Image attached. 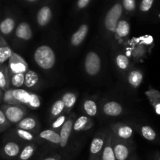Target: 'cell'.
<instances>
[{"instance_id": "obj_1", "label": "cell", "mask_w": 160, "mask_h": 160, "mask_svg": "<svg viewBox=\"0 0 160 160\" xmlns=\"http://www.w3.org/2000/svg\"><path fill=\"white\" fill-rule=\"evenodd\" d=\"M123 14V9L121 0H116L106 11L103 19L102 26L105 34L109 38H112L113 37L117 23L122 18Z\"/></svg>"}, {"instance_id": "obj_2", "label": "cell", "mask_w": 160, "mask_h": 160, "mask_svg": "<svg viewBox=\"0 0 160 160\" xmlns=\"http://www.w3.org/2000/svg\"><path fill=\"white\" fill-rule=\"evenodd\" d=\"M34 59L41 69L49 70H52L56 64V53L48 45H41L34 51Z\"/></svg>"}, {"instance_id": "obj_3", "label": "cell", "mask_w": 160, "mask_h": 160, "mask_svg": "<svg viewBox=\"0 0 160 160\" xmlns=\"http://www.w3.org/2000/svg\"><path fill=\"white\" fill-rule=\"evenodd\" d=\"M75 117H76L75 114L70 112L68 115L65 123L62 125V128L59 132V136H60V143H59V148L61 151V153L59 155L62 157V160H68L67 149H68L70 136L73 132V123H74V120L76 119Z\"/></svg>"}, {"instance_id": "obj_4", "label": "cell", "mask_w": 160, "mask_h": 160, "mask_svg": "<svg viewBox=\"0 0 160 160\" xmlns=\"http://www.w3.org/2000/svg\"><path fill=\"white\" fill-rule=\"evenodd\" d=\"M11 125H16L28 115L29 109L22 105H6L0 107Z\"/></svg>"}, {"instance_id": "obj_5", "label": "cell", "mask_w": 160, "mask_h": 160, "mask_svg": "<svg viewBox=\"0 0 160 160\" xmlns=\"http://www.w3.org/2000/svg\"><path fill=\"white\" fill-rule=\"evenodd\" d=\"M111 132V131H110ZM111 144H112V150L116 160H128L132 155L133 147L132 142H126L117 138L115 136L110 134Z\"/></svg>"}, {"instance_id": "obj_6", "label": "cell", "mask_w": 160, "mask_h": 160, "mask_svg": "<svg viewBox=\"0 0 160 160\" xmlns=\"http://www.w3.org/2000/svg\"><path fill=\"white\" fill-rule=\"evenodd\" d=\"M109 129L98 131L94 136L90 145L88 160H99L105 147Z\"/></svg>"}, {"instance_id": "obj_7", "label": "cell", "mask_w": 160, "mask_h": 160, "mask_svg": "<svg viewBox=\"0 0 160 160\" xmlns=\"http://www.w3.org/2000/svg\"><path fill=\"white\" fill-rule=\"evenodd\" d=\"M52 17L53 0H43L36 12V23L40 28H45L52 21Z\"/></svg>"}, {"instance_id": "obj_8", "label": "cell", "mask_w": 160, "mask_h": 160, "mask_svg": "<svg viewBox=\"0 0 160 160\" xmlns=\"http://www.w3.org/2000/svg\"><path fill=\"white\" fill-rule=\"evenodd\" d=\"M23 145L19 141L8 138L0 150L1 156L7 160H17Z\"/></svg>"}, {"instance_id": "obj_9", "label": "cell", "mask_w": 160, "mask_h": 160, "mask_svg": "<svg viewBox=\"0 0 160 160\" xmlns=\"http://www.w3.org/2000/svg\"><path fill=\"white\" fill-rule=\"evenodd\" d=\"M84 71L88 76H97L100 73L102 68V60L99 55L94 51L88 52L84 58Z\"/></svg>"}, {"instance_id": "obj_10", "label": "cell", "mask_w": 160, "mask_h": 160, "mask_svg": "<svg viewBox=\"0 0 160 160\" xmlns=\"http://www.w3.org/2000/svg\"><path fill=\"white\" fill-rule=\"evenodd\" d=\"M109 131L117 138L126 142H131L134 134V129L128 123H122V122L111 124Z\"/></svg>"}, {"instance_id": "obj_11", "label": "cell", "mask_w": 160, "mask_h": 160, "mask_svg": "<svg viewBox=\"0 0 160 160\" xmlns=\"http://www.w3.org/2000/svg\"><path fill=\"white\" fill-rule=\"evenodd\" d=\"M8 135L10 138H13L15 140L19 141L21 143H36L42 144L41 141L38 138L37 134L31 133L30 131H24V130L20 129V128H14L12 130L8 131Z\"/></svg>"}, {"instance_id": "obj_12", "label": "cell", "mask_w": 160, "mask_h": 160, "mask_svg": "<svg viewBox=\"0 0 160 160\" xmlns=\"http://www.w3.org/2000/svg\"><path fill=\"white\" fill-rule=\"evenodd\" d=\"M8 68L9 73H25L29 70L28 64L23 58L14 52L8 59Z\"/></svg>"}, {"instance_id": "obj_13", "label": "cell", "mask_w": 160, "mask_h": 160, "mask_svg": "<svg viewBox=\"0 0 160 160\" xmlns=\"http://www.w3.org/2000/svg\"><path fill=\"white\" fill-rule=\"evenodd\" d=\"M37 136L42 144L46 142L49 146L52 147V148H59V143H60V136H59V133L58 131L50 128V129L39 131L37 134Z\"/></svg>"}, {"instance_id": "obj_14", "label": "cell", "mask_w": 160, "mask_h": 160, "mask_svg": "<svg viewBox=\"0 0 160 160\" xmlns=\"http://www.w3.org/2000/svg\"><path fill=\"white\" fill-rule=\"evenodd\" d=\"M15 128L30 131V132L37 134L40 131L41 125L35 116L28 115L23 120H20L18 123H17L15 125Z\"/></svg>"}, {"instance_id": "obj_15", "label": "cell", "mask_w": 160, "mask_h": 160, "mask_svg": "<svg viewBox=\"0 0 160 160\" xmlns=\"http://www.w3.org/2000/svg\"><path fill=\"white\" fill-rule=\"evenodd\" d=\"M33 37L31 25L27 21H21L18 23L14 31V38L21 42H28Z\"/></svg>"}, {"instance_id": "obj_16", "label": "cell", "mask_w": 160, "mask_h": 160, "mask_svg": "<svg viewBox=\"0 0 160 160\" xmlns=\"http://www.w3.org/2000/svg\"><path fill=\"white\" fill-rule=\"evenodd\" d=\"M17 20L12 14H7L0 20V34L4 38L10 36L15 31Z\"/></svg>"}, {"instance_id": "obj_17", "label": "cell", "mask_w": 160, "mask_h": 160, "mask_svg": "<svg viewBox=\"0 0 160 160\" xmlns=\"http://www.w3.org/2000/svg\"><path fill=\"white\" fill-rule=\"evenodd\" d=\"M102 112L107 117H119L123 113V106L118 102L106 101L102 106Z\"/></svg>"}, {"instance_id": "obj_18", "label": "cell", "mask_w": 160, "mask_h": 160, "mask_svg": "<svg viewBox=\"0 0 160 160\" xmlns=\"http://www.w3.org/2000/svg\"><path fill=\"white\" fill-rule=\"evenodd\" d=\"M89 31V25L88 23H83L70 38V45L73 48H78L84 42L87 38Z\"/></svg>"}, {"instance_id": "obj_19", "label": "cell", "mask_w": 160, "mask_h": 160, "mask_svg": "<svg viewBox=\"0 0 160 160\" xmlns=\"http://www.w3.org/2000/svg\"><path fill=\"white\" fill-rule=\"evenodd\" d=\"M131 32V24L126 19L121 18L117 23L113 38L117 42H121L128 38Z\"/></svg>"}, {"instance_id": "obj_20", "label": "cell", "mask_w": 160, "mask_h": 160, "mask_svg": "<svg viewBox=\"0 0 160 160\" xmlns=\"http://www.w3.org/2000/svg\"><path fill=\"white\" fill-rule=\"evenodd\" d=\"M94 122L91 117L87 116H81L75 119L73 126V131L74 132H82L90 130L93 127Z\"/></svg>"}, {"instance_id": "obj_21", "label": "cell", "mask_w": 160, "mask_h": 160, "mask_svg": "<svg viewBox=\"0 0 160 160\" xmlns=\"http://www.w3.org/2000/svg\"><path fill=\"white\" fill-rule=\"evenodd\" d=\"M38 151V144L26 143L23 145L17 160H30Z\"/></svg>"}, {"instance_id": "obj_22", "label": "cell", "mask_w": 160, "mask_h": 160, "mask_svg": "<svg viewBox=\"0 0 160 160\" xmlns=\"http://www.w3.org/2000/svg\"><path fill=\"white\" fill-rule=\"evenodd\" d=\"M77 99H78V95L73 92H65L62 95L61 100L64 104V113L67 114V115L70 113L72 109L74 107L75 104H76Z\"/></svg>"}, {"instance_id": "obj_23", "label": "cell", "mask_w": 160, "mask_h": 160, "mask_svg": "<svg viewBox=\"0 0 160 160\" xmlns=\"http://www.w3.org/2000/svg\"><path fill=\"white\" fill-rule=\"evenodd\" d=\"M40 80H39V76L36 72L32 70H28L26 73H24V84L23 85L28 89H34L38 88Z\"/></svg>"}, {"instance_id": "obj_24", "label": "cell", "mask_w": 160, "mask_h": 160, "mask_svg": "<svg viewBox=\"0 0 160 160\" xmlns=\"http://www.w3.org/2000/svg\"><path fill=\"white\" fill-rule=\"evenodd\" d=\"M144 74L138 69H134L128 73V84L134 88H138L143 81Z\"/></svg>"}, {"instance_id": "obj_25", "label": "cell", "mask_w": 160, "mask_h": 160, "mask_svg": "<svg viewBox=\"0 0 160 160\" xmlns=\"http://www.w3.org/2000/svg\"><path fill=\"white\" fill-rule=\"evenodd\" d=\"M12 48L9 47L6 38L0 34V65L6 63L12 53Z\"/></svg>"}, {"instance_id": "obj_26", "label": "cell", "mask_w": 160, "mask_h": 160, "mask_svg": "<svg viewBox=\"0 0 160 160\" xmlns=\"http://www.w3.org/2000/svg\"><path fill=\"white\" fill-rule=\"evenodd\" d=\"M82 109L85 116L88 117H94L98 113V105L92 98H87L83 101Z\"/></svg>"}, {"instance_id": "obj_27", "label": "cell", "mask_w": 160, "mask_h": 160, "mask_svg": "<svg viewBox=\"0 0 160 160\" xmlns=\"http://www.w3.org/2000/svg\"><path fill=\"white\" fill-rule=\"evenodd\" d=\"M0 88L6 92L9 88V72L8 65H0Z\"/></svg>"}, {"instance_id": "obj_28", "label": "cell", "mask_w": 160, "mask_h": 160, "mask_svg": "<svg viewBox=\"0 0 160 160\" xmlns=\"http://www.w3.org/2000/svg\"><path fill=\"white\" fill-rule=\"evenodd\" d=\"M115 60V64L118 70L120 71L124 72L129 69L130 65H131V60L128 58V56H126L123 53H117L114 57Z\"/></svg>"}, {"instance_id": "obj_29", "label": "cell", "mask_w": 160, "mask_h": 160, "mask_svg": "<svg viewBox=\"0 0 160 160\" xmlns=\"http://www.w3.org/2000/svg\"><path fill=\"white\" fill-rule=\"evenodd\" d=\"M110 131L109 130L108 132L107 138H106V144H105V147L103 148L102 153L100 157L99 160H116L115 156H114L113 150H112V144H111V137H110Z\"/></svg>"}, {"instance_id": "obj_30", "label": "cell", "mask_w": 160, "mask_h": 160, "mask_svg": "<svg viewBox=\"0 0 160 160\" xmlns=\"http://www.w3.org/2000/svg\"><path fill=\"white\" fill-rule=\"evenodd\" d=\"M62 113H64V104L60 98V99H57L56 101H55L52 105L51 109H50L49 120H54L56 117Z\"/></svg>"}, {"instance_id": "obj_31", "label": "cell", "mask_w": 160, "mask_h": 160, "mask_svg": "<svg viewBox=\"0 0 160 160\" xmlns=\"http://www.w3.org/2000/svg\"><path fill=\"white\" fill-rule=\"evenodd\" d=\"M24 84V73H9V88H21Z\"/></svg>"}, {"instance_id": "obj_32", "label": "cell", "mask_w": 160, "mask_h": 160, "mask_svg": "<svg viewBox=\"0 0 160 160\" xmlns=\"http://www.w3.org/2000/svg\"><path fill=\"white\" fill-rule=\"evenodd\" d=\"M41 98L36 93L31 92L30 96L27 102L26 107L31 109H38L41 106Z\"/></svg>"}, {"instance_id": "obj_33", "label": "cell", "mask_w": 160, "mask_h": 160, "mask_svg": "<svg viewBox=\"0 0 160 160\" xmlns=\"http://www.w3.org/2000/svg\"><path fill=\"white\" fill-rule=\"evenodd\" d=\"M141 134L144 138H145L148 141H154L156 138V133L154 131L152 127L148 126V125H144L140 129Z\"/></svg>"}, {"instance_id": "obj_34", "label": "cell", "mask_w": 160, "mask_h": 160, "mask_svg": "<svg viewBox=\"0 0 160 160\" xmlns=\"http://www.w3.org/2000/svg\"><path fill=\"white\" fill-rule=\"evenodd\" d=\"M67 117H68V115L66 113H62L61 114L60 116H59L58 117H56V118L54 120H52V122L51 129L59 132L60 129L62 128V125L65 123L66 120H67Z\"/></svg>"}, {"instance_id": "obj_35", "label": "cell", "mask_w": 160, "mask_h": 160, "mask_svg": "<svg viewBox=\"0 0 160 160\" xmlns=\"http://www.w3.org/2000/svg\"><path fill=\"white\" fill-rule=\"evenodd\" d=\"M123 9L127 14L134 13L136 10V0H121Z\"/></svg>"}, {"instance_id": "obj_36", "label": "cell", "mask_w": 160, "mask_h": 160, "mask_svg": "<svg viewBox=\"0 0 160 160\" xmlns=\"http://www.w3.org/2000/svg\"><path fill=\"white\" fill-rule=\"evenodd\" d=\"M2 102L6 105H20L18 104L12 95V88H9L6 92H3Z\"/></svg>"}, {"instance_id": "obj_37", "label": "cell", "mask_w": 160, "mask_h": 160, "mask_svg": "<svg viewBox=\"0 0 160 160\" xmlns=\"http://www.w3.org/2000/svg\"><path fill=\"white\" fill-rule=\"evenodd\" d=\"M10 127L11 124L9 123V122L8 121L7 119H6L4 112H3L2 110L0 109V133L6 131V130L9 129Z\"/></svg>"}, {"instance_id": "obj_38", "label": "cell", "mask_w": 160, "mask_h": 160, "mask_svg": "<svg viewBox=\"0 0 160 160\" xmlns=\"http://www.w3.org/2000/svg\"><path fill=\"white\" fill-rule=\"evenodd\" d=\"M154 0H142L139 9L142 12H147L152 9Z\"/></svg>"}, {"instance_id": "obj_39", "label": "cell", "mask_w": 160, "mask_h": 160, "mask_svg": "<svg viewBox=\"0 0 160 160\" xmlns=\"http://www.w3.org/2000/svg\"><path fill=\"white\" fill-rule=\"evenodd\" d=\"M131 54H132L133 58H134L135 60H138V59H141V58L145 55V49H144L143 46H142V45H137V46L132 50Z\"/></svg>"}, {"instance_id": "obj_40", "label": "cell", "mask_w": 160, "mask_h": 160, "mask_svg": "<svg viewBox=\"0 0 160 160\" xmlns=\"http://www.w3.org/2000/svg\"><path fill=\"white\" fill-rule=\"evenodd\" d=\"M92 0H77L75 4V10L77 12H80L85 9L89 6Z\"/></svg>"}, {"instance_id": "obj_41", "label": "cell", "mask_w": 160, "mask_h": 160, "mask_svg": "<svg viewBox=\"0 0 160 160\" xmlns=\"http://www.w3.org/2000/svg\"><path fill=\"white\" fill-rule=\"evenodd\" d=\"M39 160H62V157L58 152H52L44 156Z\"/></svg>"}, {"instance_id": "obj_42", "label": "cell", "mask_w": 160, "mask_h": 160, "mask_svg": "<svg viewBox=\"0 0 160 160\" xmlns=\"http://www.w3.org/2000/svg\"><path fill=\"white\" fill-rule=\"evenodd\" d=\"M22 1L25 2L30 3V4H35L40 2V0H22Z\"/></svg>"}, {"instance_id": "obj_43", "label": "cell", "mask_w": 160, "mask_h": 160, "mask_svg": "<svg viewBox=\"0 0 160 160\" xmlns=\"http://www.w3.org/2000/svg\"><path fill=\"white\" fill-rule=\"evenodd\" d=\"M155 110H156V112L158 114V115H160V102L159 104H157L156 106H154Z\"/></svg>"}, {"instance_id": "obj_44", "label": "cell", "mask_w": 160, "mask_h": 160, "mask_svg": "<svg viewBox=\"0 0 160 160\" xmlns=\"http://www.w3.org/2000/svg\"><path fill=\"white\" fill-rule=\"evenodd\" d=\"M3 91L0 88V103L2 102V96H3Z\"/></svg>"}, {"instance_id": "obj_45", "label": "cell", "mask_w": 160, "mask_h": 160, "mask_svg": "<svg viewBox=\"0 0 160 160\" xmlns=\"http://www.w3.org/2000/svg\"><path fill=\"white\" fill-rule=\"evenodd\" d=\"M128 160H137V159H136L135 156H131V157L130 158V159H128Z\"/></svg>"}, {"instance_id": "obj_46", "label": "cell", "mask_w": 160, "mask_h": 160, "mask_svg": "<svg viewBox=\"0 0 160 160\" xmlns=\"http://www.w3.org/2000/svg\"><path fill=\"white\" fill-rule=\"evenodd\" d=\"M157 160H160V157H159V158H158V159H157Z\"/></svg>"}]
</instances>
